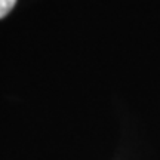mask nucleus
Returning <instances> with one entry per match:
<instances>
[{
    "mask_svg": "<svg viewBox=\"0 0 160 160\" xmlns=\"http://www.w3.org/2000/svg\"><path fill=\"white\" fill-rule=\"evenodd\" d=\"M17 0H0V18H5L13 9Z\"/></svg>",
    "mask_w": 160,
    "mask_h": 160,
    "instance_id": "f257e3e1",
    "label": "nucleus"
}]
</instances>
